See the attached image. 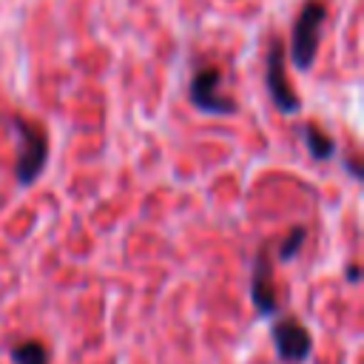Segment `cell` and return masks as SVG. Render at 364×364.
Returning <instances> with one entry per match:
<instances>
[{
	"mask_svg": "<svg viewBox=\"0 0 364 364\" xmlns=\"http://www.w3.org/2000/svg\"><path fill=\"white\" fill-rule=\"evenodd\" d=\"M273 344H276L279 358L287 361V364L304 361L310 355V347H313L310 333L296 318H282V321L273 324Z\"/></svg>",
	"mask_w": 364,
	"mask_h": 364,
	"instance_id": "5",
	"label": "cell"
},
{
	"mask_svg": "<svg viewBox=\"0 0 364 364\" xmlns=\"http://www.w3.org/2000/svg\"><path fill=\"white\" fill-rule=\"evenodd\" d=\"M11 361L14 364H48V353L40 341H23L11 347Z\"/></svg>",
	"mask_w": 364,
	"mask_h": 364,
	"instance_id": "8",
	"label": "cell"
},
{
	"mask_svg": "<svg viewBox=\"0 0 364 364\" xmlns=\"http://www.w3.org/2000/svg\"><path fill=\"white\" fill-rule=\"evenodd\" d=\"M324 3L307 0L293 23V40H290V60L296 68H310L313 57L318 51V28L324 23Z\"/></svg>",
	"mask_w": 364,
	"mask_h": 364,
	"instance_id": "1",
	"label": "cell"
},
{
	"mask_svg": "<svg viewBox=\"0 0 364 364\" xmlns=\"http://www.w3.org/2000/svg\"><path fill=\"white\" fill-rule=\"evenodd\" d=\"M14 131L20 134L23 145H20V154H17V162H14V173H17V182L20 185H31L43 165H46V156H48V136L40 125L28 122V119H20L14 117Z\"/></svg>",
	"mask_w": 364,
	"mask_h": 364,
	"instance_id": "2",
	"label": "cell"
},
{
	"mask_svg": "<svg viewBox=\"0 0 364 364\" xmlns=\"http://www.w3.org/2000/svg\"><path fill=\"white\" fill-rule=\"evenodd\" d=\"M304 233H307V230H304L301 225H299V228H293V230L287 233L284 245L279 247V259H282V262H290V259L296 256V250H299V247H301V242H304Z\"/></svg>",
	"mask_w": 364,
	"mask_h": 364,
	"instance_id": "9",
	"label": "cell"
},
{
	"mask_svg": "<svg viewBox=\"0 0 364 364\" xmlns=\"http://www.w3.org/2000/svg\"><path fill=\"white\" fill-rule=\"evenodd\" d=\"M264 80H267L270 100H273V105H276L282 114L299 111V97H296V91L287 85V80H284V48H282V43H279L276 37H273V43H270V48H267Z\"/></svg>",
	"mask_w": 364,
	"mask_h": 364,
	"instance_id": "4",
	"label": "cell"
},
{
	"mask_svg": "<svg viewBox=\"0 0 364 364\" xmlns=\"http://www.w3.org/2000/svg\"><path fill=\"white\" fill-rule=\"evenodd\" d=\"M347 279L355 282V279H358V267H350V270H347Z\"/></svg>",
	"mask_w": 364,
	"mask_h": 364,
	"instance_id": "10",
	"label": "cell"
},
{
	"mask_svg": "<svg viewBox=\"0 0 364 364\" xmlns=\"http://www.w3.org/2000/svg\"><path fill=\"white\" fill-rule=\"evenodd\" d=\"M304 142H307L313 159H330L333 151H336V142H333L318 125H313V122L304 125Z\"/></svg>",
	"mask_w": 364,
	"mask_h": 364,
	"instance_id": "7",
	"label": "cell"
},
{
	"mask_svg": "<svg viewBox=\"0 0 364 364\" xmlns=\"http://www.w3.org/2000/svg\"><path fill=\"white\" fill-rule=\"evenodd\" d=\"M219 68L216 65H202L196 68L193 80H191V102L205 111V114H216V117H225V114H233L236 105L230 97H222L219 94Z\"/></svg>",
	"mask_w": 364,
	"mask_h": 364,
	"instance_id": "3",
	"label": "cell"
},
{
	"mask_svg": "<svg viewBox=\"0 0 364 364\" xmlns=\"http://www.w3.org/2000/svg\"><path fill=\"white\" fill-rule=\"evenodd\" d=\"M250 299L259 310V316H270L279 310L276 301V287H273V262L267 256V247L259 250L253 262V276H250Z\"/></svg>",
	"mask_w": 364,
	"mask_h": 364,
	"instance_id": "6",
	"label": "cell"
}]
</instances>
